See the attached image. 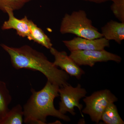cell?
<instances>
[{
    "label": "cell",
    "mask_w": 124,
    "mask_h": 124,
    "mask_svg": "<svg viewBox=\"0 0 124 124\" xmlns=\"http://www.w3.org/2000/svg\"><path fill=\"white\" fill-rule=\"evenodd\" d=\"M50 51L54 58V64L58 67H59L69 76L79 79L85 74L84 70L68 55L66 51H58L53 47L50 49Z\"/></svg>",
    "instance_id": "7"
},
{
    "label": "cell",
    "mask_w": 124,
    "mask_h": 124,
    "mask_svg": "<svg viewBox=\"0 0 124 124\" xmlns=\"http://www.w3.org/2000/svg\"><path fill=\"white\" fill-rule=\"evenodd\" d=\"M101 120L107 124H124L120 117L117 107L114 103H111L107 107L102 114Z\"/></svg>",
    "instance_id": "13"
},
{
    "label": "cell",
    "mask_w": 124,
    "mask_h": 124,
    "mask_svg": "<svg viewBox=\"0 0 124 124\" xmlns=\"http://www.w3.org/2000/svg\"><path fill=\"white\" fill-rule=\"evenodd\" d=\"M30 29L31 33L28 40L33 41L46 49H50L53 47V44L50 38L41 28L39 27L31 20L30 22Z\"/></svg>",
    "instance_id": "11"
},
{
    "label": "cell",
    "mask_w": 124,
    "mask_h": 124,
    "mask_svg": "<svg viewBox=\"0 0 124 124\" xmlns=\"http://www.w3.org/2000/svg\"><path fill=\"white\" fill-rule=\"evenodd\" d=\"M60 32L62 34L70 33L90 39L103 37L98 29L93 26L85 11L82 10L65 14L61 22Z\"/></svg>",
    "instance_id": "3"
},
{
    "label": "cell",
    "mask_w": 124,
    "mask_h": 124,
    "mask_svg": "<svg viewBox=\"0 0 124 124\" xmlns=\"http://www.w3.org/2000/svg\"><path fill=\"white\" fill-rule=\"evenodd\" d=\"M87 93L85 89L78 84L76 87H73L69 84L60 87L59 89L60 101L59 110L62 114L65 115L69 112L72 116L75 115L74 108L79 109L81 116L84 117L82 112L83 106L80 103V100L86 96Z\"/></svg>",
    "instance_id": "5"
},
{
    "label": "cell",
    "mask_w": 124,
    "mask_h": 124,
    "mask_svg": "<svg viewBox=\"0 0 124 124\" xmlns=\"http://www.w3.org/2000/svg\"><path fill=\"white\" fill-rule=\"evenodd\" d=\"M0 45L8 54L12 66L15 69L38 71L46 78L47 81L60 87L68 84L69 75L59 69L43 53L28 45L19 47H11L4 44Z\"/></svg>",
    "instance_id": "1"
},
{
    "label": "cell",
    "mask_w": 124,
    "mask_h": 124,
    "mask_svg": "<svg viewBox=\"0 0 124 124\" xmlns=\"http://www.w3.org/2000/svg\"><path fill=\"white\" fill-rule=\"evenodd\" d=\"M5 13L8 14V19L5 21L1 28L2 30H15L17 35L23 38L27 37L28 39L31 33L30 22L26 16L23 18L19 19L15 16L14 11L11 9H5Z\"/></svg>",
    "instance_id": "9"
},
{
    "label": "cell",
    "mask_w": 124,
    "mask_h": 124,
    "mask_svg": "<svg viewBox=\"0 0 124 124\" xmlns=\"http://www.w3.org/2000/svg\"><path fill=\"white\" fill-rule=\"evenodd\" d=\"M69 56L79 66L93 67L95 63L98 62L111 61L119 63L122 61L120 56L105 49L71 51Z\"/></svg>",
    "instance_id": "6"
},
{
    "label": "cell",
    "mask_w": 124,
    "mask_h": 124,
    "mask_svg": "<svg viewBox=\"0 0 124 124\" xmlns=\"http://www.w3.org/2000/svg\"><path fill=\"white\" fill-rule=\"evenodd\" d=\"M12 97L5 82L0 80V120L2 119L9 109V104Z\"/></svg>",
    "instance_id": "14"
},
{
    "label": "cell",
    "mask_w": 124,
    "mask_h": 124,
    "mask_svg": "<svg viewBox=\"0 0 124 124\" xmlns=\"http://www.w3.org/2000/svg\"><path fill=\"white\" fill-rule=\"evenodd\" d=\"M84 98L83 101L85 106L82 110V113L88 115L92 121L97 124L107 107L118 100L115 95L106 89L95 91Z\"/></svg>",
    "instance_id": "4"
},
{
    "label": "cell",
    "mask_w": 124,
    "mask_h": 124,
    "mask_svg": "<svg viewBox=\"0 0 124 124\" xmlns=\"http://www.w3.org/2000/svg\"><path fill=\"white\" fill-rule=\"evenodd\" d=\"M101 33L107 39L120 45L124 39V23L111 20L102 27Z\"/></svg>",
    "instance_id": "10"
},
{
    "label": "cell",
    "mask_w": 124,
    "mask_h": 124,
    "mask_svg": "<svg viewBox=\"0 0 124 124\" xmlns=\"http://www.w3.org/2000/svg\"><path fill=\"white\" fill-rule=\"evenodd\" d=\"M82 0L99 4H102L108 1H112L113 0Z\"/></svg>",
    "instance_id": "17"
},
{
    "label": "cell",
    "mask_w": 124,
    "mask_h": 124,
    "mask_svg": "<svg viewBox=\"0 0 124 124\" xmlns=\"http://www.w3.org/2000/svg\"><path fill=\"white\" fill-rule=\"evenodd\" d=\"M32 0H0V10L5 13V9L8 8L13 11L23 8L27 3Z\"/></svg>",
    "instance_id": "15"
},
{
    "label": "cell",
    "mask_w": 124,
    "mask_h": 124,
    "mask_svg": "<svg viewBox=\"0 0 124 124\" xmlns=\"http://www.w3.org/2000/svg\"><path fill=\"white\" fill-rule=\"evenodd\" d=\"M110 41L104 37L93 39L75 37L69 40H63L64 45L70 51L76 50H102L110 46Z\"/></svg>",
    "instance_id": "8"
},
{
    "label": "cell",
    "mask_w": 124,
    "mask_h": 124,
    "mask_svg": "<svg viewBox=\"0 0 124 124\" xmlns=\"http://www.w3.org/2000/svg\"><path fill=\"white\" fill-rule=\"evenodd\" d=\"M59 87L47 81L39 91L31 88V95L23 107V121L26 124H45L49 116L68 122L69 116L62 114L54 107V101L59 96Z\"/></svg>",
    "instance_id": "2"
},
{
    "label": "cell",
    "mask_w": 124,
    "mask_h": 124,
    "mask_svg": "<svg viewBox=\"0 0 124 124\" xmlns=\"http://www.w3.org/2000/svg\"><path fill=\"white\" fill-rule=\"evenodd\" d=\"M112 1L111 10L116 18L124 23V0H113Z\"/></svg>",
    "instance_id": "16"
},
{
    "label": "cell",
    "mask_w": 124,
    "mask_h": 124,
    "mask_svg": "<svg viewBox=\"0 0 124 124\" xmlns=\"http://www.w3.org/2000/svg\"><path fill=\"white\" fill-rule=\"evenodd\" d=\"M23 112L20 104L9 110L2 119L0 124H22L23 121Z\"/></svg>",
    "instance_id": "12"
}]
</instances>
